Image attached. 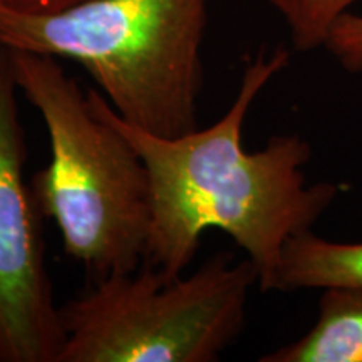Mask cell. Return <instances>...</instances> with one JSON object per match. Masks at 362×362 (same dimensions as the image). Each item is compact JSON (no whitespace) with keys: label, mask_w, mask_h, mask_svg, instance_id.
<instances>
[{"label":"cell","mask_w":362,"mask_h":362,"mask_svg":"<svg viewBox=\"0 0 362 362\" xmlns=\"http://www.w3.org/2000/svg\"><path fill=\"white\" fill-rule=\"evenodd\" d=\"M8 51L19 90L39 111L51 146L47 166L30 183L40 216L56 225L66 255L90 282L136 270L146 260L151 230L143 158L90 107L59 59Z\"/></svg>","instance_id":"obj_2"},{"label":"cell","mask_w":362,"mask_h":362,"mask_svg":"<svg viewBox=\"0 0 362 362\" xmlns=\"http://www.w3.org/2000/svg\"><path fill=\"white\" fill-rule=\"evenodd\" d=\"M291 51L260 49L245 64L237 96L208 128L165 138L126 123L98 89L90 107L136 148L151 187V230L146 260L166 275L192 264L206 230L228 235L259 274V288L272 292L287 242L314 228L346 187L307 183L312 146L304 136H272L259 151L242 143L250 107L275 76L287 69Z\"/></svg>","instance_id":"obj_1"},{"label":"cell","mask_w":362,"mask_h":362,"mask_svg":"<svg viewBox=\"0 0 362 362\" xmlns=\"http://www.w3.org/2000/svg\"><path fill=\"white\" fill-rule=\"evenodd\" d=\"M362 287V242H332L314 230L287 242L275 279L279 292Z\"/></svg>","instance_id":"obj_7"},{"label":"cell","mask_w":362,"mask_h":362,"mask_svg":"<svg viewBox=\"0 0 362 362\" xmlns=\"http://www.w3.org/2000/svg\"><path fill=\"white\" fill-rule=\"evenodd\" d=\"M324 49L349 74L362 72V16L347 12L330 29Z\"/></svg>","instance_id":"obj_9"},{"label":"cell","mask_w":362,"mask_h":362,"mask_svg":"<svg viewBox=\"0 0 362 362\" xmlns=\"http://www.w3.org/2000/svg\"><path fill=\"white\" fill-rule=\"evenodd\" d=\"M210 0H84L54 13L0 6V47L83 66L121 119L176 138L198 128Z\"/></svg>","instance_id":"obj_3"},{"label":"cell","mask_w":362,"mask_h":362,"mask_svg":"<svg viewBox=\"0 0 362 362\" xmlns=\"http://www.w3.org/2000/svg\"><path fill=\"white\" fill-rule=\"evenodd\" d=\"M81 2L84 0H0V6L24 13H54Z\"/></svg>","instance_id":"obj_10"},{"label":"cell","mask_w":362,"mask_h":362,"mask_svg":"<svg viewBox=\"0 0 362 362\" xmlns=\"http://www.w3.org/2000/svg\"><path fill=\"white\" fill-rule=\"evenodd\" d=\"M259 274L216 253L192 275L136 270L93 280L61 305L57 362H215L237 341Z\"/></svg>","instance_id":"obj_4"},{"label":"cell","mask_w":362,"mask_h":362,"mask_svg":"<svg viewBox=\"0 0 362 362\" xmlns=\"http://www.w3.org/2000/svg\"><path fill=\"white\" fill-rule=\"evenodd\" d=\"M12 54L0 47V362H57L61 305L45 265L40 216L25 183V133Z\"/></svg>","instance_id":"obj_5"},{"label":"cell","mask_w":362,"mask_h":362,"mask_svg":"<svg viewBox=\"0 0 362 362\" xmlns=\"http://www.w3.org/2000/svg\"><path fill=\"white\" fill-rule=\"evenodd\" d=\"M282 17L292 49L312 52L324 49L330 29L359 0H264Z\"/></svg>","instance_id":"obj_8"},{"label":"cell","mask_w":362,"mask_h":362,"mask_svg":"<svg viewBox=\"0 0 362 362\" xmlns=\"http://www.w3.org/2000/svg\"><path fill=\"white\" fill-rule=\"evenodd\" d=\"M260 362H362V287L322 288L309 332Z\"/></svg>","instance_id":"obj_6"}]
</instances>
